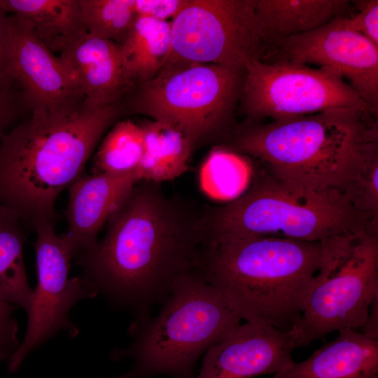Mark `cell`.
I'll use <instances>...</instances> for the list:
<instances>
[{
    "label": "cell",
    "instance_id": "obj_27",
    "mask_svg": "<svg viewBox=\"0 0 378 378\" xmlns=\"http://www.w3.org/2000/svg\"><path fill=\"white\" fill-rule=\"evenodd\" d=\"M29 113L18 87L0 90V141Z\"/></svg>",
    "mask_w": 378,
    "mask_h": 378
},
{
    "label": "cell",
    "instance_id": "obj_31",
    "mask_svg": "<svg viewBox=\"0 0 378 378\" xmlns=\"http://www.w3.org/2000/svg\"><path fill=\"white\" fill-rule=\"evenodd\" d=\"M360 332L374 337H378V298L372 304L368 318Z\"/></svg>",
    "mask_w": 378,
    "mask_h": 378
},
{
    "label": "cell",
    "instance_id": "obj_4",
    "mask_svg": "<svg viewBox=\"0 0 378 378\" xmlns=\"http://www.w3.org/2000/svg\"><path fill=\"white\" fill-rule=\"evenodd\" d=\"M377 115L357 107L276 120H246L222 145L273 174L340 190L362 146L378 136Z\"/></svg>",
    "mask_w": 378,
    "mask_h": 378
},
{
    "label": "cell",
    "instance_id": "obj_16",
    "mask_svg": "<svg viewBox=\"0 0 378 378\" xmlns=\"http://www.w3.org/2000/svg\"><path fill=\"white\" fill-rule=\"evenodd\" d=\"M59 57L70 69L88 103H118L132 86L127 80L120 45L86 31L69 41Z\"/></svg>",
    "mask_w": 378,
    "mask_h": 378
},
{
    "label": "cell",
    "instance_id": "obj_18",
    "mask_svg": "<svg viewBox=\"0 0 378 378\" xmlns=\"http://www.w3.org/2000/svg\"><path fill=\"white\" fill-rule=\"evenodd\" d=\"M356 1L255 0V13L267 49L274 42L304 34L355 10Z\"/></svg>",
    "mask_w": 378,
    "mask_h": 378
},
{
    "label": "cell",
    "instance_id": "obj_26",
    "mask_svg": "<svg viewBox=\"0 0 378 378\" xmlns=\"http://www.w3.org/2000/svg\"><path fill=\"white\" fill-rule=\"evenodd\" d=\"M355 10L343 16L344 25L378 46V1H356Z\"/></svg>",
    "mask_w": 378,
    "mask_h": 378
},
{
    "label": "cell",
    "instance_id": "obj_11",
    "mask_svg": "<svg viewBox=\"0 0 378 378\" xmlns=\"http://www.w3.org/2000/svg\"><path fill=\"white\" fill-rule=\"evenodd\" d=\"M33 243L38 281L28 315L23 341L8 361L9 372H16L26 356L57 332L65 330L73 337L78 330L70 321L71 308L79 300L94 298L97 291L83 277L69 279L74 253L66 234L58 235L53 222H43L35 227Z\"/></svg>",
    "mask_w": 378,
    "mask_h": 378
},
{
    "label": "cell",
    "instance_id": "obj_6",
    "mask_svg": "<svg viewBox=\"0 0 378 378\" xmlns=\"http://www.w3.org/2000/svg\"><path fill=\"white\" fill-rule=\"evenodd\" d=\"M154 318L136 319L132 342L111 353L114 360L131 358L132 368L112 378L165 374L195 378L196 364L213 344L230 335L241 318L223 294L195 270L178 276Z\"/></svg>",
    "mask_w": 378,
    "mask_h": 378
},
{
    "label": "cell",
    "instance_id": "obj_29",
    "mask_svg": "<svg viewBox=\"0 0 378 378\" xmlns=\"http://www.w3.org/2000/svg\"><path fill=\"white\" fill-rule=\"evenodd\" d=\"M188 0H135L138 16L162 21L174 18L188 4Z\"/></svg>",
    "mask_w": 378,
    "mask_h": 378
},
{
    "label": "cell",
    "instance_id": "obj_19",
    "mask_svg": "<svg viewBox=\"0 0 378 378\" xmlns=\"http://www.w3.org/2000/svg\"><path fill=\"white\" fill-rule=\"evenodd\" d=\"M0 7L27 22L53 53L85 32L79 0H0Z\"/></svg>",
    "mask_w": 378,
    "mask_h": 378
},
{
    "label": "cell",
    "instance_id": "obj_17",
    "mask_svg": "<svg viewBox=\"0 0 378 378\" xmlns=\"http://www.w3.org/2000/svg\"><path fill=\"white\" fill-rule=\"evenodd\" d=\"M271 378H378V337L345 328L300 363Z\"/></svg>",
    "mask_w": 378,
    "mask_h": 378
},
{
    "label": "cell",
    "instance_id": "obj_23",
    "mask_svg": "<svg viewBox=\"0 0 378 378\" xmlns=\"http://www.w3.org/2000/svg\"><path fill=\"white\" fill-rule=\"evenodd\" d=\"M144 153L140 124L118 120L105 134L92 159V174H121L136 172Z\"/></svg>",
    "mask_w": 378,
    "mask_h": 378
},
{
    "label": "cell",
    "instance_id": "obj_30",
    "mask_svg": "<svg viewBox=\"0 0 378 378\" xmlns=\"http://www.w3.org/2000/svg\"><path fill=\"white\" fill-rule=\"evenodd\" d=\"M7 13L0 7V90L15 86L6 68V42Z\"/></svg>",
    "mask_w": 378,
    "mask_h": 378
},
{
    "label": "cell",
    "instance_id": "obj_9",
    "mask_svg": "<svg viewBox=\"0 0 378 378\" xmlns=\"http://www.w3.org/2000/svg\"><path fill=\"white\" fill-rule=\"evenodd\" d=\"M239 102L247 120L254 122L339 108L357 107L373 113L338 72L286 61L247 64Z\"/></svg>",
    "mask_w": 378,
    "mask_h": 378
},
{
    "label": "cell",
    "instance_id": "obj_25",
    "mask_svg": "<svg viewBox=\"0 0 378 378\" xmlns=\"http://www.w3.org/2000/svg\"><path fill=\"white\" fill-rule=\"evenodd\" d=\"M85 31L122 44L138 15L135 0H79Z\"/></svg>",
    "mask_w": 378,
    "mask_h": 378
},
{
    "label": "cell",
    "instance_id": "obj_13",
    "mask_svg": "<svg viewBox=\"0 0 378 378\" xmlns=\"http://www.w3.org/2000/svg\"><path fill=\"white\" fill-rule=\"evenodd\" d=\"M6 68L31 111L71 110L85 97L70 69L20 18L6 17Z\"/></svg>",
    "mask_w": 378,
    "mask_h": 378
},
{
    "label": "cell",
    "instance_id": "obj_7",
    "mask_svg": "<svg viewBox=\"0 0 378 378\" xmlns=\"http://www.w3.org/2000/svg\"><path fill=\"white\" fill-rule=\"evenodd\" d=\"M244 69L184 60H167L150 80L120 100L125 113L142 114L181 130L194 146L224 141L235 125Z\"/></svg>",
    "mask_w": 378,
    "mask_h": 378
},
{
    "label": "cell",
    "instance_id": "obj_3",
    "mask_svg": "<svg viewBox=\"0 0 378 378\" xmlns=\"http://www.w3.org/2000/svg\"><path fill=\"white\" fill-rule=\"evenodd\" d=\"M321 242L272 237L207 241L195 270L246 322L290 330L321 265Z\"/></svg>",
    "mask_w": 378,
    "mask_h": 378
},
{
    "label": "cell",
    "instance_id": "obj_1",
    "mask_svg": "<svg viewBox=\"0 0 378 378\" xmlns=\"http://www.w3.org/2000/svg\"><path fill=\"white\" fill-rule=\"evenodd\" d=\"M206 241L204 210L167 195L160 183L140 181L76 263L98 293L141 319L178 276L197 268Z\"/></svg>",
    "mask_w": 378,
    "mask_h": 378
},
{
    "label": "cell",
    "instance_id": "obj_28",
    "mask_svg": "<svg viewBox=\"0 0 378 378\" xmlns=\"http://www.w3.org/2000/svg\"><path fill=\"white\" fill-rule=\"evenodd\" d=\"M15 305L0 300V360H9L20 346L18 322L12 316Z\"/></svg>",
    "mask_w": 378,
    "mask_h": 378
},
{
    "label": "cell",
    "instance_id": "obj_20",
    "mask_svg": "<svg viewBox=\"0 0 378 378\" xmlns=\"http://www.w3.org/2000/svg\"><path fill=\"white\" fill-rule=\"evenodd\" d=\"M140 125L144 153L136 172L141 181L160 183L174 180L189 169L188 162L195 146L181 130L153 120Z\"/></svg>",
    "mask_w": 378,
    "mask_h": 378
},
{
    "label": "cell",
    "instance_id": "obj_14",
    "mask_svg": "<svg viewBox=\"0 0 378 378\" xmlns=\"http://www.w3.org/2000/svg\"><path fill=\"white\" fill-rule=\"evenodd\" d=\"M296 347L292 329L246 322L205 352L195 378H253L292 365Z\"/></svg>",
    "mask_w": 378,
    "mask_h": 378
},
{
    "label": "cell",
    "instance_id": "obj_10",
    "mask_svg": "<svg viewBox=\"0 0 378 378\" xmlns=\"http://www.w3.org/2000/svg\"><path fill=\"white\" fill-rule=\"evenodd\" d=\"M255 0H188L171 21L167 60L244 69L262 60L267 44L255 13Z\"/></svg>",
    "mask_w": 378,
    "mask_h": 378
},
{
    "label": "cell",
    "instance_id": "obj_24",
    "mask_svg": "<svg viewBox=\"0 0 378 378\" xmlns=\"http://www.w3.org/2000/svg\"><path fill=\"white\" fill-rule=\"evenodd\" d=\"M340 190L354 209L378 222V136L362 146Z\"/></svg>",
    "mask_w": 378,
    "mask_h": 378
},
{
    "label": "cell",
    "instance_id": "obj_8",
    "mask_svg": "<svg viewBox=\"0 0 378 378\" xmlns=\"http://www.w3.org/2000/svg\"><path fill=\"white\" fill-rule=\"evenodd\" d=\"M378 298V225L321 241L319 270L291 328L296 347L345 328L360 329Z\"/></svg>",
    "mask_w": 378,
    "mask_h": 378
},
{
    "label": "cell",
    "instance_id": "obj_12",
    "mask_svg": "<svg viewBox=\"0 0 378 378\" xmlns=\"http://www.w3.org/2000/svg\"><path fill=\"white\" fill-rule=\"evenodd\" d=\"M339 16L309 32L278 40L260 60L314 64L338 72L378 114V46L347 28Z\"/></svg>",
    "mask_w": 378,
    "mask_h": 378
},
{
    "label": "cell",
    "instance_id": "obj_15",
    "mask_svg": "<svg viewBox=\"0 0 378 378\" xmlns=\"http://www.w3.org/2000/svg\"><path fill=\"white\" fill-rule=\"evenodd\" d=\"M140 181L136 172L83 174L69 187L66 234L74 258L95 245L104 225Z\"/></svg>",
    "mask_w": 378,
    "mask_h": 378
},
{
    "label": "cell",
    "instance_id": "obj_2",
    "mask_svg": "<svg viewBox=\"0 0 378 378\" xmlns=\"http://www.w3.org/2000/svg\"><path fill=\"white\" fill-rule=\"evenodd\" d=\"M123 114L120 102L97 106L85 101L71 110L31 111L0 141V203L33 227L54 222L58 196L84 174Z\"/></svg>",
    "mask_w": 378,
    "mask_h": 378
},
{
    "label": "cell",
    "instance_id": "obj_21",
    "mask_svg": "<svg viewBox=\"0 0 378 378\" xmlns=\"http://www.w3.org/2000/svg\"><path fill=\"white\" fill-rule=\"evenodd\" d=\"M126 78L133 87L153 78L171 52V21L138 16L120 45Z\"/></svg>",
    "mask_w": 378,
    "mask_h": 378
},
{
    "label": "cell",
    "instance_id": "obj_5",
    "mask_svg": "<svg viewBox=\"0 0 378 378\" xmlns=\"http://www.w3.org/2000/svg\"><path fill=\"white\" fill-rule=\"evenodd\" d=\"M207 241L272 237L323 241L378 224L358 212L340 190L264 169L249 190L225 205L204 209Z\"/></svg>",
    "mask_w": 378,
    "mask_h": 378
},
{
    "label": "cell",
    "instance_id": "obj_22",
    "mask_svg": "<svg viewBox=\"0 0 378 378\" xmlns=\"http://www.w3.org/2000/svg\"><path fill=\"white\" fill-rule=\"evenodd\" d=\"M24 225L13 210L0 203V300L20 307L27 314L34 290L23 260Z\"/></svg>",
    "mask_w": 378,
    "mask_h": 378
}]
</instances>
